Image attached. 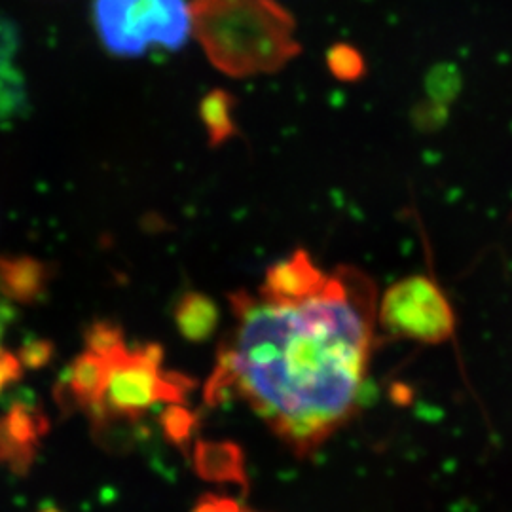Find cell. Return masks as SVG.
<instances>
[{
    "label": "cell",
    "mask_w": 512,
    "mask_h": 512,
    "mask_svg": "<svg viewBox=\"0 0 512 512\" xmlns=\"http://www.w3.org/2000/svg\"><path fill=\"white\" fill-rule=\"evenodd\" d=\"M378 325L393 338L437 346L452 338L456 315L435 279L414 274L391 285L380 298Z\"/></svg>",
    "instance_id": "277c9868"
},
{
    "label": "cell",
    "mask_w": 512,
    "mask_h": 512,
    "mask_svg": "<svg viewBox=\"0 0 512 512\" xmlns=\"http://www.w3.org/2000/svg\"><path fill=\"white\" fill-rule=\"evenodd\" d=\"M46 270L33 258H0V291L12 302H27L42 293Z\"/></svg>",
    "instance_id": "5b68a950"
},
{
    "label": "cell",
    "mask_w": 512,
    "mask_h": 512,
    "mask_svg": "<svg viewBox=\"0 0 512 512\" xmlns=\"http://www.w3.org/2000/svg\"><path fill=\"white\" fill-rule=\"evenodd\" d=\"M93 23L103 46L118 57L179 50L192 31L186 0H93Z\"/></svg>",
    "instance_id": "3957f363"
},
{
    "label": "cell",
    "mask_w": 512,
    "mask_h": 512,
    "mask_svg": "<svg viewBox=\"0 0 512 512\" xmlns=\"http://www.w3.org/2000/svg\"><path fill=\"white\" fill-rule=\"evenodd\" d=\"M376 283L338 266L308 289L230 294L234 327L211 395L234 391L296 454L308 456L361 406L378 327Z\"/></svg>",
    "instance_id": "6da1fadb"
},
{
    "label": "cell",
    "mask_w": 512,
    "mask_h": 512,
    "mask_svg": "<svg viewBox=\"0 0 512 512\" xmlns=\"http://www.w3.org/2000/svg\"><path fill=\"white\" fill-rule=\"evenodd\" d=\"M194 512H253L230 499H205Z\"/></svg>",
    "instance_id": "30bf717a"
},
{
    "label": "cell",
    "mask_w": 512,
    "mask_h": 512,
    "mask_svg": "<svg viewBox=\"0 0 512 512\" xmlns=\"http://www.w3.org/2000/svg\"><path fill=\"white\" fill-rule=\"evenodd\" d=\"M14 319V302L0 291V385L8 382L16 372V359L4 349V336Z\"/></svg>",
    "instance_id": "9c48e42d"
},
{
    "label": "cell",
    "mask_w": 512,
    "mask_h": 512,
    "mask_svg": "<svg viewBox=\"0 0 512 512\" xmlns=\"http://www.w3.org/2000/svg\"><path fill=\"white\" fill-rule=\"evenodd\" d=\"M217 315L219 311L207 296L190 293L183 296L177 308V323L184 336L190 340H203L215 329Z\"/></svg>",
    "instance_id": "52a82bcc"
},
{
    "label": "cell",
    "mask_w": 512,
    "mask_h": 512,
    "mask_svg": "<svg viewBox=\"0 0 512 512\" xmlns=\"http://www.w3.org/2000/svg\"><path fill=\"white\" fill-rule=\"evenodd\" d=\"M330 73L338 80L355 82L365 74V59L361 52L349 44H336L330 48L329 57Z\"/></svg>",
    "instance_id": "ba28073f"
},
{
    "label": "cell",
    "mask_w": 512,
    "mask_h": 512,
    "mask_svg": "<svg viewBox=\"0 0 512 512\" xmlns=\"http://www.w3.org/2000/svg\"><path fill=\"white\" fill-rule=\"evenodd\" d=\"M192 33L232 78L272 74L302 52L296 21L275 0H192Z\"/></svg>",
    "instance_id": "7a4b0ae2"
},
{
    "label": "cell",
    "mask_w": 512,
    "mask_h": 512,
    "mask_svg": "<svg viewBox=\"0 0 512 512\" xmlns=\"http://www.w3.org/2000/svg\"><path fill=\"white\" fill-rule=\"evenodd\" d=\"M234 103V97L224 90H215L203 97L200 116L209 135V145L213 148L224 145L238 133L232 116Z\"/></svg>",
    "instance_id": "8992f818"
}]
</instances>
